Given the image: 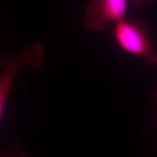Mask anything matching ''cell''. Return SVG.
I'll list each match as a JSON object with an SVG mask.
<instances>
[{
	"mask_svg": "<svg viewBox=\"0 0 157 157\" xmlns=\"http://www.w3.org/2000/svg\"><path fill=\"white\" fill-rule=\"evenodd\" d=\"M134 6H140L146 5L149 3H152L154 0H131Z\"/></svg>",
	"mask_w": 157,
	"mask_h": 157,
	"instance_id": "cell-4",
	"label": "cell"
},
{
	"mask_svg": "<svg viewBox=\"0 0 157 157\" xmlns=\"http://www.w3.org/2000/svg\"><path fill=\"white\" fill-rule=\"evenodd\" d=\"M113 34L126 52L140 56L148 65L157 66V49L146 23L124 19L115 23Z\"/></svg>",
	"mask_w": 157,
	"mask_h": 157,
	"instance_id": "cell-1",
	"label": "cell"
},
{
	"mask_svg": "<svg viewBox=\"0 0 157 157\" xmlns=\"http://www.w3.org/2000/svg\"><path fill=\"white\" fill-rule=\"evenodd\" d=\"M45 52L40 43H34L16 56H6L0 54V123L6 101L17 75L25 65L37 70L44 62Z\"/></svg>",
	"mask_w": 157,
	"mask_h": 157,
	"instance_id": "cell-2",
	"label": "cell"
},
{
	"mask_svg": "<svg viewBox=\"0 0 157 157\" xmlns=\"http://www.w3.org/2000/svg\"><path fill=\"white\" fill-rule=\"evenodd\" d=\"M155 98L157 101V90H156V92H155Z\"/></svg>",
	"mask_w": 157,
	"mask_h": 157,
	"instance_id": "cell-5",
	"label": "cell"
},
{
	"mask_svg": "<svg viewBox=\"0 0 157 157\" xmlns=\"http://www.w3.org/2000/svg\"><path fill=\"white\" fill-rule=\"evenodd\" d=\"M86 9V30L102 32L112 23L124 19L127 0H90Z\"/></svg>",
	"mask_w": 157,
	"mask_h": 157,
	"instance_id": "cell-3",
	"label": "cell"
}]
</instances>
